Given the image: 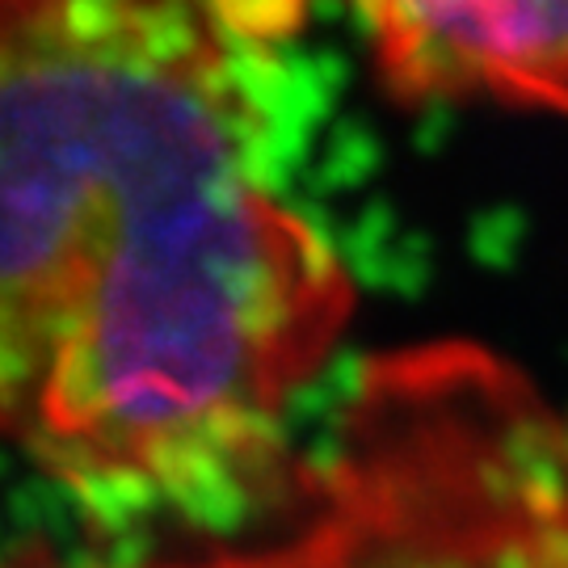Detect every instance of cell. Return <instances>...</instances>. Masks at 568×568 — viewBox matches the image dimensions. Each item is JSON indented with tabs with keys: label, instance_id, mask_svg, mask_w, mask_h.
I'll use <instances>...</instances> for the list:
<instances>
[{
	"label": "cell",
	"instance_id": "obj_2",
	"mask_svg": "<svg viewBox=\"0 0 568 568\" xmlns=\"http://www.w3.org/2000/svg\"><path fill=\"white\" fill-rule=\"evenodd\" d=\"M0 568H568V417L509 366H371L248 523L178 544L26 539Z\"/></svg>",
	"mask_w": 568,
	"mask_h": 568
},
{
	"label": "cell",
	"instance_id": "obj_3",
	"mask_svg": "<svg viewBox=\"0 0 568 568\" xmlns=\"http://www.w3.org/2000/svg\"><path fill=\"white\" fill-rule=\"evenodd\" d=\"M384 84L413 105L568 114V0H349Z\"/></svg>",
	"mask_w": 568,
	"mask_h": 568
},
{
	"label": "cell",
	"instance_id": "obj_1",
	"mask_svg": "<svg viewBox=\"0 0 568 568\" xmlns=\"http://www.w3.org/2000/svg\"><path fill=\"white\" fill-rule=\"evenodd\" d=\"M215 0H0V443L84 539L248 523L354 312Z\"/></svg>",
	"mask_w": 568,
	"mask_h": 568
}]
</instances>
